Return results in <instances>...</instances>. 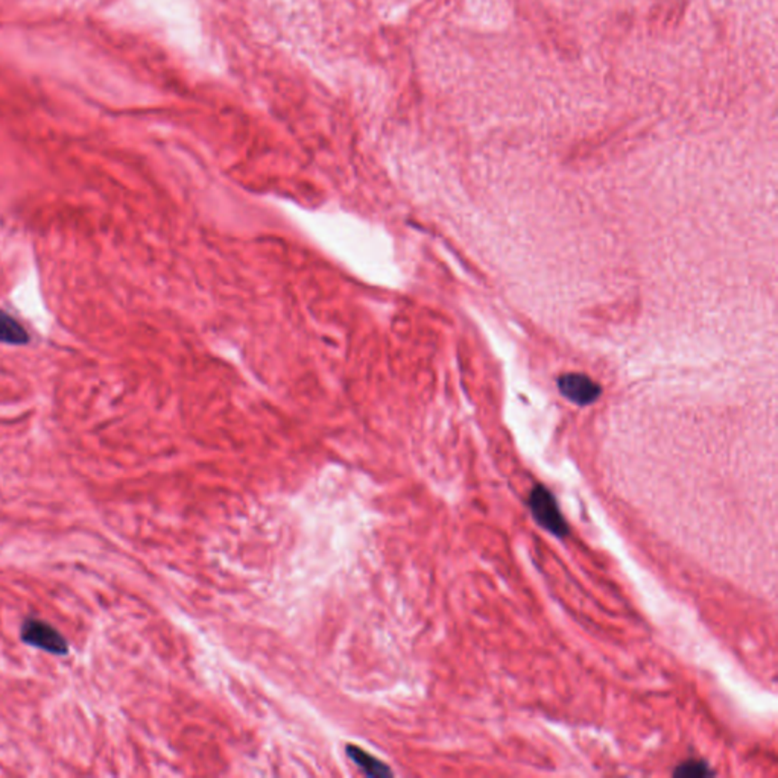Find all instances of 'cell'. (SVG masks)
I'll return each mask as SVG.
<instances>
[{"mask_svg": "<svg viewBox=\"0 0 778 778\" xmlns=\"http://www.w3.org/2000/svg\"><path fill=\"white\" fill-rule=\"evenodd\" d=\"M22 642L59 657L69 653V642L63 634L44 620H24L22 625Z\"/></svg>", "mask_w": 778, "mask_h": 778, "instance_id": "cell-1", "label": "cell"}, {"mask_svg": "<svg viewBox=\"0 0 778 778\" xmlns=\"http://www.w3.org/2000/svg\"><path fill=\"white\" fill-rule=\"evenodd\" d=\"M558 389L567 400L578 407H589L600 396V387L585 374H564L558 379Z\"/></svg>", "mask_w": 778, "mask_h": 778, "instance_id": "cell-2", "label": "cell"}, {"mask_svg": "<svg viewBox=\"0 0 778 778\" xmlns=\"http://www.w3.org/2000/svg\"><path fill=\"white\" fill-rule=\"evenodd\" d=\"M531 508L540 525L554 532L555 535H564L567 532L566 522L561 517L555 499L549 491L536 487L531 494Z\"/></svg>", "mask_w": 778, "mask_h": 778, "instance_id": "cell-3", "label": "cell"}, {"mask_svg": "<svg viewBox=\"0 0 778 778\" xmlns=\"http://www.w3.org/2000/svg\"><path fill=\"white\" fill-rule=\"evenodd\" d=\"M30 334L19 321L0 309V343L6 345H24L30 343Z\"/></svg>", "mask_w": 778, "mask_h": 778, "instance_id": "cell-4", "label": "cell"}, {"mask_svg": "<svg viewBox=\"0 0 778 778\" xmlns=\"http://www.w3.org/2000/svg\"><path fill=\"white\" fill-rule=\"evenodd\" d=\"M347 753L350 755V759L353 760L354 764H358L359 768L362 769L363 773L370 775V777H387V775H391V771L388 769L387 764L379 762L376 757L368 755V753H365L359 746L350 745V746H347Z\"/></svg>", "mask_w": 778, "mask_h": 778, "instance_id": "cell-5", "label": "cell"}]
</instances>
